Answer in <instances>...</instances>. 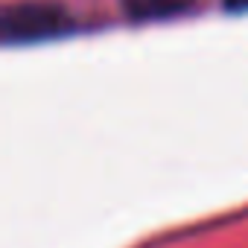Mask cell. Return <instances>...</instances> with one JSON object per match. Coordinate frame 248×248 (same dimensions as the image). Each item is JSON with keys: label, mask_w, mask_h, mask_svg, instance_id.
<instances>
[{"label": "cell", "mask_w": 248, "mask_h": 248, "mask_svg": "<svg viewBox=\"0 0 248 248\" xmlns=\"http://www.w3.org/2000/svg\"><path fill=\"white\" fill-rule=\"evenodd\" d=\"M228 12H248V0H225Z\"/></svg>", "instance_id": "obj_3"}, {"label": "cell", "mask_w": 248, "mask_h": 248, "mask_svg": "<svg viewBox=\"0 0 248 248\" xmlns=\"http://www.w3.org/2000/svg\"><path fill=\"white\" fill-rule=\"evenodd\" d=\"M196 0H123V12L135 24H152V21H170L193 9Z\"/></svg>", "instance_id": "obj_2"}, {"label": "cell", "mask_w": 248, "mask_h": 248, "mask_svg": "<svg viewBox=\"0 0 248 248\" xmlns=\"http://www.w3.org/2000/svg\"><path fill=\"white\" fill-rule=\"evenodd\" d=\"M76 27L73 15L56 0H21L9 3L0 15V38L3 44H32L67 35Z\"/></svg>", "instance_id": "obj_1"}]
</instances>
